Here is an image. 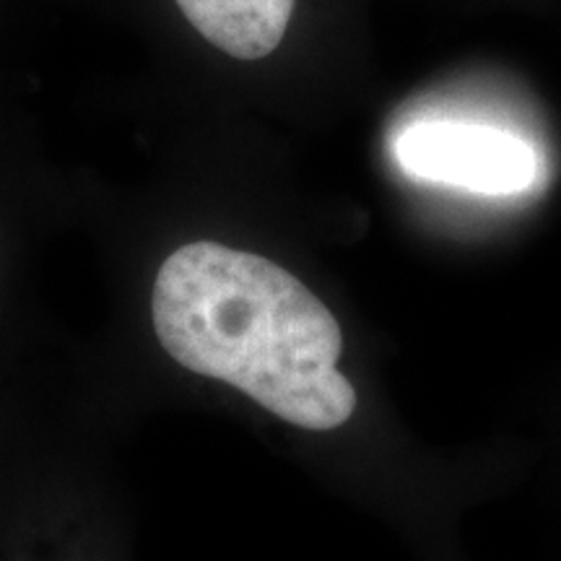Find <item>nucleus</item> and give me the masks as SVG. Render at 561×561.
I'll return each mask as SVG.
<instances>
[{
  "label": "nucleus",
  "mask_w": 561,
  "mask_h": 561,
  "mask_svg": "<svg viewBox=\"0 0 561 561\" xmlns=\"http://www.w3.org/2000/svg\"><path fill=\"white\" fill-rule=\"evenodd\" d=\"M392 153L411 178L481 195L525 193L541 174L528 140L479 123H413L398 133Z\"/></svg>",
  "instance_id": "obj_2"
},
{
  "label": "nucleus",
  "mask_w": 561,
  "mask_h": 561,
  "mask_svg": "<svg viewBox=\"0 0 561 561\" xmlns=\"http://www.w3.org/2000/svg\"><path fill=\"white\" fill-rule=\"evenodd\" d=\"M201 37L237 60H261L289 30L297 0H178Z\"/></svg>",
  "instance_id": "obj_3"
},
{
  "label": "nucleus",
  "mask_w": 561,
  "mask_h": 561,
  "mask_svg": "<svg viewBox=\"0 0 561 561\" xmlns=\"http://www.w3.org/2000/svg\"><path fill=\"white\" fill-rule=\"evenodd\" d=\"M151 318L174 362L234 385L294 426L328 432L356 409V392L335 367L339 320L268 257L219 242L174 250L153 280Z\"/></svg>",
  "instance_id": "obj_1"
}]
</instances>
